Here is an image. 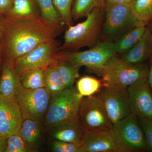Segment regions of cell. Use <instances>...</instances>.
<instances>
[{
    "instance_id": "2",
    "label": "cell",
    "mask_w": 152,
    "mask_h": 152,
    "mask_svg": "<svg viewBox=\"0 0 152 152\" xmlns=\"http://www.w3.org/2000/svg\"><path fill=\"white\" fill-rule=\"evenodd\" d=\"M104 13V9L95 10L83 22L68 27L58 50L75 51L96 45L102 34Z\"/></svg>"
},
{
    "instance_id": "25",
    "label": "cell",
    "mask_w": 152,
    "mask_h": 152,
    "mask_svg": "<svg viewBox=\"0 0 152 152\" xmlns=\"http://www.w3.org/2000/svg\"><path fill=\"white\" fill-rule=\"evenodd\" d=\"M57 66L60 77L66 88L72 87L75 81L80 76V68L67 61L62 60L58 59Z\"/></svg>"
},
{
    "instance_id": "24",
    "label": "cell",
    "mask_w": 152,
    "mask_h": 152,
    "mask_svg": "<svg viewBox=\"0 0 152 152\" xmlns=\"http://www.w3.org/2000/svg\"><path fill=\"white\" fill-rule=\"evenodd\" d=\"M45 69L44 68H38L24 72L20 76L21 85L29 89L45 88Z\"/></svg>"
},
{
    "instance_id": "30",
    "label": "cell",
    "mask_w": 152,
    "mask_h": 152,
    "mask_svg": "<svg viewBox=\"0 0 152 152\" xmlns=\"http://www.w3.org/2000/svg\"><path fill=\"white\" fill-rule=\"evenodd\" d=\"M143 132L148 151L152 152V120L143 117H137Z\"/></svg>"
},
{
    "instance_id": "20",
    "label": "cell",
    "mask_w": 152,
    "mask_h": 152,
    "mask_svg": "<svg viewBox=\"0 0 152 152\" xmlns=\"http://www.w3.org/2000/svg\"><path fill=\"white\" fill-rule=\"evenodd\" d=\"M146 28L145 26L135 27L114 42L116 54L121 56L130 50L141 37Z\"/></svg>"
},
{
    "instance_id": "28",
    "label": "cell",
    "mask_w": 152,
    "mask_h": 152,
    "mask_svg": "<svg viewBox=\"0 0 152 152\" xmlns=\"http://www.w3.org/2000/svg\"><path fill=\"white\" fill-rule=\"evenodd\" d=\"M53 1L64 24L68 27L73 25L72 9L75 0Z\"/></svg>"
},
{
    "instance_id": "34",
    "label": "cell",
    "mask_w": 152,
    "mask_h": 152,
    "mask_svg": "<svg viewBox=\"0 0 152 152\" xmlns=\"http://www.w3.org/2000/svg\"><path fill=\"white\" fill-rule=\"evenodd\" d=\"M148 80L151 88L152 90V56L148 60Z\"/></svg>"
},
{
    "instance_id": "21",
    "label": "cell",
    "mask_w": 152,
    "mask_h": 152,
    "mask_svg": "<svg viewBox=\"0 0 152 152\" xmlns=\"http://www.w3.org/2000/svg\"><path fill=\"white\" fill-rule=\"evenodd\" d=\"M42 18L50 26L61 33L64 31L63 23L53 0H36Z\"/></svg>"
},
{
    "instance_id": "8",
    "label": "cell",
    "mask_w": 152,
    "mask_h": 152,
    "mask_svg": "<svg viewBox=\"0 0 152 152\" xmlns=\"http://www.w3.org/2000/svg\"><path fill=\"white\" fill-rule=\"evenodd\" d=\"M136 26L130 5H115L105 9L102 31L104 40L118 39Z\"/></svg>"
},
{
    "instance_id": "9",
    "label": "cell",
    "mask_w": 152,
    "mask_h": 152,
    "mask_svg": "<svg viewBox=\"0 0 152 152\" xmlns=\"http://www.w3.org/2000/svg\"><path fill=\"white\" fill-rule=\"evenodd\" d=\"M59 44L56 39L40 44L17 59L12 68L19 75L26 71L38 68L46 69L58 60Z\"/></svg>"
},
{
    "instance_id": "10",
    "label": "cell",
    "mask_w": 152,
    "mask_h": 152,
    "mask_svg": "<svg viewBox=\"0 0 152 152\" xmlns=\"http://www.w3.org/2000/svg\"><path fill=\"white\" fill-rule=\"evenodd\" d=\"M79 117L86 130H104L113 127L97 94L83 98L79 109Z\"/></svg>"
},
{
    "instance_id": "29",
    "label": "cell",
    "mask_w": 152,
    "mask_h": 152,
    "mask_svg": "<svg viewBox=\"0 0 152 152\" xmlns=\"http://www.w3.org/2000/svg\"><path fill=\"white\" fill-rule=\"evenodd\" d=\"M32 151L19 133H16L8 138L6 152H28Z\"/></svg>"
},
{
    "instance_id": "32",
    "label": "cell",
    "mask_w": 152,
    "mask_h": 152,
    "mask_svg": "<svg viewBox=\"0 0 152 152\" xmlns=\"http://www.w3.org/2000/svg\"><path fill=\"white\" fill-rule=\"evenodd\" d=\"M14 0H0V14L7 15L12 7Z\"/></svg>"
},
{
    "instance_id": "3",
    "label": "cell",
    "mask_w": 152,
    "mask_h": 152,
    "mask_svg": "<svg viewBox=\"0 0 152 152\" xmlns=\"http://www.w3.org/2000/svg\"><path fill=\"white\" fill-rule=\"evenodd\" d=\"M148 63L132 64L115 55L104 64L96 75L102 77L103 87L127 88L140 79L148 77Z\"/></svg>"
},
{
    "instance_id": "26",
    "label": "cell",
    "mask_w": 152,
    "mask_h": 152,
    "mask_svg": "<svg viewBox=\"0 0 152 152\" xmlns=\"http://www.w3.org/2000/svg\"><path fill=\"white\" fill-rule=\"evenodd\" d=\"M57 61L45 69V88L48 89L51 95L59 92L66 88L58 72Z\"/></svg>"
},
{
    "instance_id": "13",
    "label": "cell",
    "mask_w": 152,
    "mask_h": 152,
    "mask_svg": "<svg viewBox=\"0 0 152 152\" xmlns=\"http://www.w3.org/2000/svg\"><path fill=\"white\" fill-rule=\"evenodd\" d=\"M80 144V152H120L113 128L97 131L85 130Z\"/></svg>"
},
{
    "instance_id": "4",
    "label": "cell",
    "mask_w": 152,
    "mask_h": 152,
    "mask_svg": "<svg viewBox=\"0 0 152 152\" xmlns=\"http://www.w3.org/2000/svg\"><path fill=\"white\" fill-rule=\"evenodd\" d=\"M83 98L73 86L51 95L44 118L45 126L49 129L55 125L78 118Z\"/></svg>"
},
{
    "instance_id": "31",
    "label": "cell",
    "mask_w": 152,
    "mask_h": 152,
    "mask_svg": "<svg viewBox=\"0 0 152 152\" xmlns=\"http://www.w3.org/2000/svg\"><path fill=\"white\" fill-rule=\"evenodd\" d=\"M52 150L55 152H80V144L54 140L52 143Z\"/></svg>"
},
{
    "instance_id": "18",
    "label": "cell",
    "mask_w": 152,
    "mask_h": 152,
    "mask_svg": "<svg viewBox=\"0 0 152 152\" xmlns=\"http://www.w3.org/2000/svg\"><path fill=\"white\" fill-rule=\"evenodd\" d=\"M18 133L34 151L37 150L42 137L40 121L31 119H23Z\"/></svg>"
},
{
    "instance_id": "37",
    "label": "cell",
    "mask_w": 152,
    "mask_h": 152,
    "mask_svg": "<svg viewBox=\"0 0 152 152\" xmlns=\"http://www.w3.org/2000/svg\"><path fill=\"white\" fill-rule=\"evenodd\" d=\"M147 26L148 27V28L150 29V30L152 32V20L148 24V25Z\"/></svg>"
},
{
    "instance_id": "23",
    "label": "cell",
    "mask_w": 152,
    "mask_h": 152,
    "mask_svg": "<svg viewBox=\"0 0 152 152\" xmlns=\"http://www.w3.org/2000/svg\"><path fill=\"white\" fill-rule=\"evenodd\" d=\"M99 9L105 10V0H75L72 9L73 20L86 18L93 11Z\"/></svg>"
},
{
    "instance_id": "11",
    "label": "cell",
    "mask_w": 152,
    "mask_h": 152,
    "mask_svg": "<svg viewBox=\"0 0 152 152\" xmlns=\"http://www.w3.org/2000/svg\"><path fill=\"white\" fill-rule=\"evenodd\" d=\"M127 88L103 87L98 93L113 125L131 113Z\"/></svg>"
},
{
    "instance_id": "14",
    "label": "cell",
    "mask_w": 152,
    "mask_h": 152,
    "mask_svg": "<svg viewBox=\"0 0 152 152\" xmlns=\"http://www.w3.org/2000/svg\"><path fill=\"white\" fill-rule=\"evenodd\" d=\"M23 118L15 97L0 98V137L18 133Z\"/></svg>"
},
{
    "instance_id": "33",
    "label": "cell",
    "mask_w": 152,
    "mask_h": 152,
    "mask_svg": "<svg viewBox=\"0 0 152 152\" xmlns=\"http://www.w3.org/2000/svg\"><path fill=\"white\" fill-rule=\"evenodd\" d=\"M134 0H105V9L118 4L130 5Z\"/></svg>"
},
{
    "instance_id": "1",
    "label": "cell",
    "mask_w": 152,
    "mask_h": 152,
    "mask_svg": "<svg viewBox=\"0 0 152 152\" xmlns=\"http://www.w3.org/2000/svg\"><path fill=\"white\" fill-rule=\"evenodd\" d=\"M2 33L1 57L12 67L15 61L40 44L56 39L61 32L42 18L33 20L13 18L0 14Z\"/></svg>"
},
{
    "instance_id": "7",
    "label": "cell",
    "mask_w": 152,
    "mask_h": 152,
    "mask_svg": "<svg viewBox=\"0 0 152 152\" xmlns=\"http://www.w3.org/2000/svg\"><path fill=\"white\" fill-rule=\"evenodd\" d=\"M51 97L47 88L27 89L20 85L15 99L18 104L23 119H43Z\"/></svg>"
},
{
    "instance_id": "35",
    "label": "cell",
    "mask_w": 152,
    "mask_h": 152,
    "mask_svg": "<svg viewBox=\"0 0 152 152\" xmlns=\"http://www.w3.org/2000/svg\"><path fill=\"white\" fill-rule=\"evenodd\" d=\"M8 137H0V152H6Z\"/></svg>"
},
{
    "instance_id": "17",
    "label": "cell",
    "mask_w": 152,
    "mask_h": 152,
    "mask_svg": "<svg viewBox=\"0 0 152 152\" xmlns=\"http://www.w3.org/2000/svg\"><path fill=\"white\" fill-rule=\"evenodd\" d=\"M7 15L20 20H33L42 18L36 0H14L12 7Z\"/></svg>"
},
{
    "instance_id": "36",
    "label": "cell",
    "mask_w": 152,
    "mask_h": 152,
    "mask_svg": "<svg viewBox=\"0 0 152 152\" xmlns=\"http://www.w3.org/2000/svg\"><path fill=\"white\" fill-rule=\"evenodd\" d=\"M2 45V33L1 29L0 26V64L2 59L1 50Z\"/></svg>"
},
{
    "instance_id": "12",
    "label": "cell",
    "mask_w": 152,
    "mask_h": 152,
    "mask_svg": "<svg viewBox=\"0 0 152 152\" xmlns=\"http://www.w3.org/2000/svg\"><path fill=\"white\" fill-rule=\"evenodd\" d=\"M127 89L131 113L152 120V90L148 77L140 79Z\"/></svg>"
},
{
    "instance_id": "15",
    "label": "cell",
    "mask_w": 152,
    "mask_h": 152,
    "mask_svg": "<svg viewBox=\"0 0 152 152\" xmlns=\"http://www.w3.org/2000/svg\"><path fill=\"white\" fill-rule=\"evenodd\" d=\"M49 129L53 140L75 144L80 143L85 131L79 117L55 125Z\"/></svg>"
},
{
    "instance_id": "22",
    "label": "cell",
    "mask_w": 152,
    "mask_h": 152,
    "mask_svg": "<svg viewBox=\"0 0 152 152\" xmlns=\"http://www.w3.org/2000/svg\"><path fill=\"white\" fill-rule=\"evenodd\" d=\"M131 7L137 26H147L152 20V0H134Z\"/></svg>"
},
{
    "instance_id": "16",
    "label": "cell",
    "mask_w": 152,
    "mask_h": 152,
    "mask_svg": "<svg viewBox=\"0 0 152 152\" xmlns=\"http://www.w3.org/2000/svg\"><path fill=\"white\" fill-rule=\"evenodd\" d=\"M152 56V32L147 26L140 39L128 52L121 56L125 61L132 64L146 63Z\"/></svg>"
},
{
    "instance_id": "38",
    "label": "cell",
    "mask_w": 152,
    "mask_h": 152,
    "mask_svg": "<svg viewBox=\"0 0 152 152\" xmlns=\"http://www.w3.org/2000/svg\"><path fill=\"white\" fill-rule=\"evenodd\" d=\"M1 93H0V98L1 97Z\"/></svg>"
},
{
    "instance_id": "27",
    "label": "cell",
    "mask_w": 152,
    "mask_h": 152,
    "mask_svg": "<svg viewBox=\"0 0 152 152\" xmlns=\"http://www.w3.org/2000/svg\"><path fill=\"white\" fill-rule=\"evenodd\" d=\"M103 86L102 81L91 76H85L79 79L76 85V89L80 95L89 97L98 94Z\"/></svg>"
},
{
    "instance_id": "6",
    "label": "cell",
    "mask_w": 152,
    "mask_h": 152,
    "mask_svg": "<svg viewBox=\"0 0 152 152\" xmlns=\"http://www.w3.org/2000/svg\"><path fill=\"white\" fill-rule=\"evenodd\" d=\"M113 130L120 152L148 151L143 132L133 114L114 124Z\"/></svg>"
},
{
    "instance_id": "19",
    "label": "cell",
    "mask_w": 152,
    "mask_h": 152,
    "mask_svg": "<svg viewBox=\"0 0 152 152\" xmlns=\"http://www.w3.org/2000/svg\"><path fill=\"white\" fill-rule=\"evenodd\" d=\"M20 75L12 67L5 64L0 79V93L3 97H15L20 85Z\"/></svg>"
},
{
    "instance_id": "5",
    "label": "cell",
    "mask_w": 152,
    "mask_h": 152,
    "mask_svg": "<svg viewBox=\"0 0 152 152\" xmlns=\"http://www.w3.org/2000/svg\"><path fill=\"white\" fill-rule=\"evenodd\" d=\"M117 55L113 41L104 40L88 50L83 51H58V60H64L75 66H86L90 72L96 74L111 57Z\"/></svg>"
}]
</instances>
